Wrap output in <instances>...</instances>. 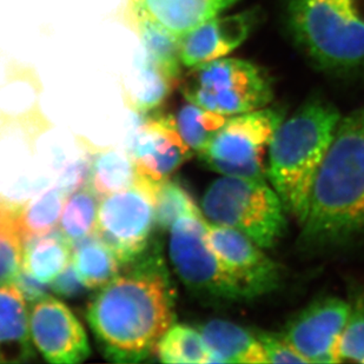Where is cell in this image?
I'll return each instance as SVG.
<instances>
[{"label":"cell","instance_id":"cell-17","mask_svg":"<svg viewBox=\"0 0 364 364\" xmlns=\"http://www.w3.org/2000/svg\"><path fill=\"white\" fill-rule=\"evenodd\" d=\"M210 351V363L268 364L257 335L230 321L211 320L198 326Z\"/></svg>","mask_w":364,"mask_h":364},{"label":"cell","instance_id":"cell-24","mask_svg":"<svg viewBox=\"0 0 364 364\" xmlns=\"http://www.w3.org/2000/svg\"><path fill=\"white\" fill-rule=\"evenodd\" d=\"M100 200L89 186L77 190L66 200L59 223L71 243L96 234Z\"/></svg>","mask_w":364,"mask_h":364},{"label":"cell","instance_id":"cell-22","mask_svg":"<svg viewBox=\"0 0 364 364\" xmlns=\"http://www.w3.org/2000/svg\"><path fill=\"white\" fill-rule=\"evenodd\" d=\"M73 243L62 231L35 238L24 244L23 269L43 282L51 283L69 265Z\"/></svg>","mask_w":364,"mask_h":364},{"label":"cell","instance_id":"cell-4","mask_svg":"<svg viewBox=\"0 0 364 364\" xmlns=\"http://www.w3.org/2000/svg\"><path fill=\"white\" fill-rule=\"evenodd\" d=\"M285 18L292 39L318 69H364V0H285Z\"/></svg>","mask_w":364,"mask_h":364},{"label":"cell","instance_id":"cell-26","mask_svg":"<svg viewBox=\"0 0 364 364\" xmlns=\"http://www.w3.org/2000/svg\"><path fill=\"white\" fill-rule=\"evenodd\" d=\"M134 28L137 30L141 37V44L144 48V58L162 66L163 69L175 76L182 77V63L179 59L181 37H176L144 17L137 18Z\"/></svg>","mask_w":364,"mask_h":364},{"label":"cell","instance_id":"cell-19","mask_svg":"<svg viewBox=\"0 0 364 364\" xmlns=\"http://www.w3.org/2000/svg\"><path fill=\"white\" fill-rule=\"evenodd\" d=\"M181 78L143 57L132 82L124 85V102L138 116L150 114L162 107Z\"/></svg>","mask_w":364,"mask_h":364},{"label":"cell","instance_id":"cell-25","mask_svg":"<svg viewBox=\"0 0 364 364\" xmlns=\"http://www.w3.org/2000/svg\"><path fill=\"white\" fill-rule=\"evenodd\" d=\"M172 116L183 141L197 154L209 144L228 119L227 116L206 110L190 102L179 107Z\"/></svg>","mask_w":364,"mask_h":364},{"label":"cell","instance_id":"cell-3","mask_svg":"<svg viewBox=\"0 0 364 364\" xmlns=\"http://www.w3.org/2000/svg\"><path fill=\"white\" fill-rule=\"evenodd\" d=\"M341 118L333 104L314 98L283 119L269 144L267 178L301 225Z\"/></svg>","mask_w":364,"mask_h":364},{"label":"cell","instance_id":"cell-12","mask_svg":"<svg viewBox=\"0 0 364 364\" xmlns=\"http://www.w3.org/2000/svg\"><path fill=\"white\" fill-rule=\"evenodd\" d=\"M28 320L33 344L50 363H80L91 355L82 323L59 299L48 296L33 303Z\"/></svg>","mask_w":364,"mask_h":364},{"label":"cell","instance_id":"cell-13","mask_svg":"<svg viewBox=\"0 0 364 364\" xmlns=\"http://www.w3.org/2000/svg\"><path fill=\"white\" fill-rule=\"evenodd\" d=\"M206 238L228 268L240 276L258 297L279 288L282 269L263 247L241 231L206 220Z\"/></svg>","mask_w":364,"mask_h":364},{"label":"cell","instance_id":"cell-8","mask_svg":"<svg viewBox=\"0 0 364 364\" xmlns=\"http://www.w3.org/2000/svg\"><path fill=\"white\" fill-rule=\"evenodd\" d=\"M284 118L270 105L230 116L198 155L220 175L267 178L264 154Z\"/></svg>","mask_w":364,"mask_h":364},{"label":"cell","instance_id":"cell-32","mask_svg":"<svg viewBox=\"0 0 364 364\" xmlns=\"http://www.w3.org/2000/svg\"><path fill=\"white\" fill-rule=\"evenodd\" d=\"M14 283L21 290L26 302L31 304L48 297L52 290L51 283L43 282L23 268Z\"/></svg>","mask_w":364,"mask_h":364},{"label":"cell","instance_id":"cell-7","mask_svg":"<svg viewBox=\"0 0 364 364\" xmlns=\"http://www.w3.org/2000/svg\"><path fill=\"white\" fill-rule=\"evenodd\" d=\"M179 84L188 102L227 117L268 107L274 98L269 73L241 58L224 57L191 68Z\"/></svg>","mask_w":364,"mask_h":364},{"label":"cell","instance_id":"cell-14","mask_svg":"<svg viewBox=\"0 0 364 364\" xmlns=\"http://www.w3.org/2000/svg\"><path fill=\"white\" fill-rule=\"evenodd\" d=\"M259 21L256 10L217 16L179 39V59L183 66L195 68L224 58L250 37Z\"/></svg>","mask_w":364,"mask_h":364},{"label":"cell","instance_id":"cell-20","mask_svg":"<svg viewBox=\"0 0 364 364\" xmlns=\"http://www.w3.org/2000/svg\"><path fill=\"white\" fill-rule=\"evenodd\" d=\"M71 259L86 289L103 288L121 272L117 256L96 234L73 244Z\"/></svg>","mask_w":364,"mask_h":364},{"label":"cell","instance_id":"cell-2","mask_svg":"<svg viewBox=\"0 0 364 364\" xmlns=\"http://www.w3.org/2000/svg\"><path fill=\"white\" fill-rule=\"evenodd\" d=\"M301 227L306 247H338L364 236V107L341 118Z\"/></svg>","mask_w":364,"mask_h":364},{"label":"cell","instance_id":"cell-31","mask_svg":"<svg viewBox=\"0 0 364 364\" xmlns=\"http://www.w3.org/2000/svg\"><path fill=\"white\" fill-rule=\"evenodd\" d=\"M85 288L73 262L51 282L52 291L66 299L80 295Z\"/></svg>","mask_w":364,"mask_h":364},{"label":"cell","instance_id":"cell-9","mask_svg":"<svg viewBox=\"0 0 364 364\" xmlns=\"http://www.w3.org/2000/svg\"><path fill=\"white\" fill-rule=\"evenodd\" d=\"M159 184L136 176L131 188L100 200L96 235L112 249L122 265L151 245L157 227L155 193Z\"/></svg>","mask_w":364,"mask_h":364},{"label":"cell","instance_id":"cell-18","mask_svg":"<svg viewBox=\"0 0 364 364\" xmlns=\"http://www.w3.org/2000/svg\"><path fill=\"white\" fill-rule=\"evenodd\" d=\"M82 149L91 156L87 186L100 198L129 189L136 182V168L129 152L117 148H98L82 139Z\"/></svg>","mask_w":364,"mask_h":364},{"label":"cell","instance_id":"cell-21","mask_svg":"<svg viewBox=\"0 0 364 364\" xmlns=\"http://www.w3.org/2000/svg\"><path fill=\"white\" fill-rule=\"evenodd\" d=\"M66 200L68 195L55 186L26 202H17L16 222L23 243L55 230Z\"/></svg>","mask_w":364,"mask_h":364},{"label":"cell","instance_id":"cell-23","mask_svg":"<svg viewBox=\"0 0 364 364\" xmlns=\"http://www.w3.org/2000/svg\"><path fill=\"white\" fill-rule=\"evenodd\" d=\"M157 354L163 363H210V351L200 330L184 324H173L166 331Z\"/></svg>","mask_w":364,"mask_h":364},{"label":"cell","instance_id":"cell-6","mask_svg":"<svg viewBox=\"0 0 364 364\" xmlns=\"http://www.w3.org/2000/svg\"><path fill=\"white\" fill-rule=\"evenodd\" d=\"M168 256L181 282L206 304L229 306L258 299L250 285L228 268L210 247L202 213L179 217L172 224Z\"/></svg>","mask_w":364,"mask_h":364},{"label":"cell","instance_id":"cell-10","mask_svg":"<svg viewBox=\"0 0 364 364\" xmlns=\"http://www.w3.org/2000/svg\"><path fill=\"white\" fill-rule=\"evenodd\" d=\"M139 117L129 150L136 173L149 182H165L191 159L193 151L183 141L172 114L155 110Z\"/></svg>","mask_w":364,"mask_h":364},{"label":"cell","instance_id":"cell-27","mask_svg":"<svg viewBox=\"0 0 364 364\" xmlns=\"http://www.w3.org/2000/svg\"><path fill=\"white\" fill-rule=\"evenodd\" d=\"M155 211L156 224L162 231L170 229L179 217L202 213L189 191L179 183L168 179L156 189Z\"/></svg>","mask_w":364,"mask_h":364},{"label":"cell","instance_id":"cell-16","mask_svg":"<svg viewBox=\"0 0 364 364\" xmlns=\"http://www.w3.org/2000/svg\"><path fill=\"white\" fill-rule=\"evenodd\" d=\"M25 302L14 282L0 285V363H25L36 358Z\"/></svg>","mask_w":364,"mask_h":364},{"label":"cell","instance_id":"cell-11","mask_svg":"<svg viewBox=\"0 0 364 364\" xmlns=\"http://www.w3.org/2000/svg\"><path fill=\"white\" fill-rule=\"evenodd\" d=\"M350 309L338 297L316 299L289 321L283 336L308 363H340L338 344Z\"/></svg>","mask_w":364,"mask_h":364},{"label":"cell","instance_id":"cell-28","mask_svg":"<svg viewBox=\"0 0 364 364\" xmlns=\"http://www.w3.org/2000/svg\"><path fill=\"white\" fill-rule=\"evenodd\" d=\"M342 362L364 363V297L355 299L338 344Z\"/></svg>","mask_w":364,"mask_h":364},{"label":"cell","instance_id":"cell-15","mask_svg":"<svg viewBox=\"0 0 364 364\" xmlns=\"http://www.w3.org/2000/svg\"><path fill=\"white\" fill-rule=\"evenodd\" d=\"M240 0H130L129 16L134 26L144 17L176 37H182L211 18L223 14Z\"/></svg>","mask_w":364,"mask_h":364},{"label":"cell","instance_id":"cell-33","mask_svg":"<svg viewBox=\"0 0 364 364\" xmlns=\"http://www.w3.org/2000/svg\"><path fill=\"white\" fill-rule=\"evenodd\" d=\"M5 200H6V198L3 196H0V210H1V208H3L4 204H5Z\"/></svg>","mask_w":364,"mask_h":364},{"label":"cell","instance_id":"cell-29","mask_svg":"<svg viewBox=\"0 0 364 364\" xmlns=\"http://www.w3.org/2000/svg\"><path fill=\"white\" fill-rule=\"evenodd\" d=\"M256 335L261 342L268 363H308L306 358L289 343L282 333L258 331Z\"/></svg>","mask_w":364,"mask_h":364},{"label":"cell","instance_id":"cell-5","mask_svg":"<svg viewBox=\"0 0 364 364\" xmlns=\"http://www.w3.org/2000/svg\"><path fill=\"white\" fill-rule=\"evenodd\" d=\"M210 223L230 227L272 249L287 231L284 203L267 178L222 176L206 189L200 203Z\"/></svg>","mask_w":364,"mask_h":364},{"label":"cell","instance_id":"cell-1","mask_svg":"<svg viewBox=\"0 0 364 364\" xmlns=\"http://www.w3.org/2000/svg\"><path fill=\"white\" fill-rule=\"evenodd\" d=\"M176 290L157 242L90 302L86 320L104 356L116 363H139L157 353L175 324Z\"/></svg>","mask_w":364,"mask_h":364},{"label":"cell","instance_id":"cell-30","mask_svg":"<svg viewBox=\"0 0 364 364\" xmlns=\"http://www.w3.org/2000/svg\"><path fill=\"white\" fill-rule=\"evenodd\" d=\"M82 150L85 154L80 159L68 165L57 181V186H59L68 196L77 190L82 189V186H86L89 183L91 156L85 149Z\"/></svg>","mask_w":364,"mask_h":364}]
</instances>
